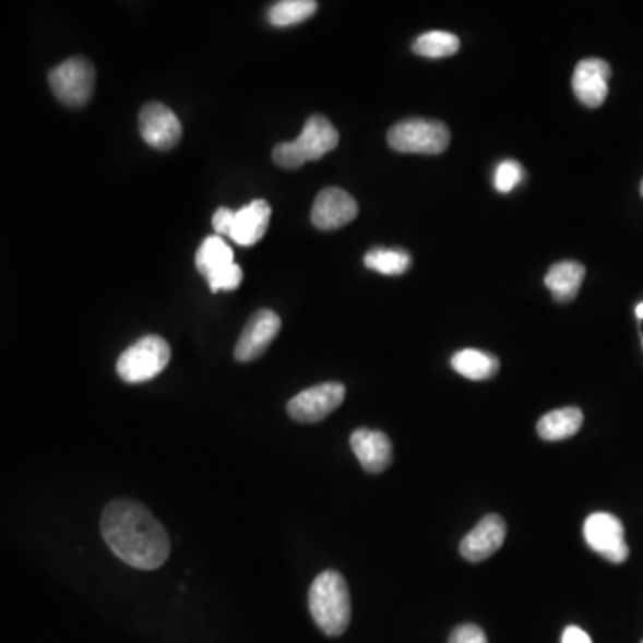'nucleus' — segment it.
Here are the masks:
<instances>
[{"label":"nucleus","mask_w":643,"mask_h":643,"mask_svg":"<svg viewBox=\"0 0 643 643\" xmlns=\"http://www.w3.org/2000/svg\"><path fill=\"white\" fill-rule=\"evenodd\" d=\"M100 531L111 552L133 569H159L170 555L167 531L140 502H109L100 519Z\"/></svg>","instance_id":"nucleus-1"},{"label":"nucleus","mask_w":643,"mask_h":643,"mask_svg":"<svg viewBox=\"0 0 643 643\" xmlns=\"http://www.w3.org/2000/svg\"><path fill=\"white\" fill-rule=\"evenodd\" d=\"M233 216H235V212L229 210V207H221V210L213 215V227H215V231L218 233V235L227 236L229 227H231Z\"/></svg>","instance_id":"nucleus-26"},{"label":"nucleus","mask_w":643,"mask_h":643,"mask_svg":"<svg viewBox=\"0 0 643 643\" xmlns=\"http://www.w3.org/2000/svg\"><path fill=\"white\" fill-rule=\"evenodd\" d=\"M317 8L314 0H281L269 10V22L275 27H290L313 16Z\"/></svg>","instance_id":"nucleus-20"},{"label":"nucleus","mask_w":643,"mask_h":643,"mask_svg":"<svg viewBox=\"0 0 643 643\" xmlns=\"http://www.w3.org/2000/svg\"><path fill=\"white\" fill-rule=\"evenodd\" d=\"M350 448L361 463V467L370 474H379L392 465V442L384 432L358 429L350 437Z\"/></svg>","instance_id":"nucleus-15"},{"label":"nucleus","mask_w":643,"mask_h":643,"mask_svg":"<svg viewBox=\"0 0 643 643\" xmlns=\"http://www.w3.org/2000/svg\"><path fill=\"white\" fill-rule=\"evenodd\" d=\"M412 265V255L408 252L395 251V249H372L365 255V266L369 271L383 275H401Z\"/></svg>","instance_id":"nucleus-22"},{"label":"nucleus","mask_w":643,"mask_h":643,"mask_svg":"<svg viewBox=\"0 0 643 643\" xmlns=\"http://www.w3.org/2000/svg\"><path fill=\"white\" fill-rule=\"evenodd\" d=\"M231 263H235V254H233L231 247L227 246L221 236H210L202 241V246L197 251V271L201 272L206 279Z\"/></svg>","instance_id":"nucleus-19"},{"label":"nucleus","mask_w":643,"mask_h":643,"mask_svg":"<svg viewBox=\"0 0 643 643\" xmlns=\"http://www.w3.org/2000/svg\"><path fill=\"white\" fill-rule=\"evenodd\" d=\"M642 195H643V181H642Z\"/></svg>","instance_id":"nucleus-29"},{"label":"nucleus","mask_w":643,"mask_h":643,"mask_svg":"<svg viewBox=\"0 0 643 643\" xmlns=\"http://www.w3.org/2000/svg\"><path fill=\"white\" fill-rule=\"evenodd\" d=\"M338 142L340 134L333 123L322 115H313L308 118L297 140L275 145L272 157L279 167L295 170L302 167L305 163L317 162L320 157H324L336 148Z\"/></svg>","instance_id":"nucleus-3"},{"label":"nucleus","mask_w":643,"mask_h":643,"mask_svg":"<svg viewBox=\"0 0 643 643\" xmlns=\"http://www.w3.org/2000/svg\"><path fill=\"white\" fill-rule=\"evenodd\" d=\"M585 540L597 555L611 563H624L629 558L626 531L619 516L594 513L585 522Z\"/></svg>","instance_id":"nucleus-8"},{"label":"nucleus","mask_w":643,"mask_h":643,"mask_svg":"<svg viewBox=\"0 0 643 643\" xmlns=\"http://www.w3.org/2000/svg\"><path fill=\"white\" fill-rule=\"evenodd\" d=\"M583 420H585L583 412L570 406V408L555 409V412L544 415L536 429H538L540 438L547 442H560V440H567V438L577 434L583 426Z\"/></svg>","instance_id":"nucleus-17"},{"label":"nucleus","mask_w":643,"mask_h":643,"mask_svg":"<svg viewBox=\"0 0 643 643\" xmlns=\"http://www.w3.org/2000/svg\"><path fill=\"white\" fill-rule=\"evenodd\" d=\"M358 202L342 188H325L314 199L311 222L322 231H333L347 226L358 216Z\"/></svg>","instance_id":"nucleus-11"},{"label":"nucleus","mask_w":643,"mask_h":643,"mask_svg":"<svg viewBox=\"0 0 643 643\" xmlns=\"http://www.w3.org/2000/svg\"><path fill=\"white\" fill-rule=\"evenodd\" d=\"M140 133L151 147L170 151L181 142L182 128L172 109L162 103H148L140 111Z\"/></svg>","instance_id":"nucleus-9"},{"label":"nucleus","mask_w":643,"mask_h":643,"mask_svg":"<svg viewBox=\"0 0 643 643\" xmlns=\"http://www.w3.org/2000/svg\"><path fill=\"white\" fill-rule=\"evenodd\" d=\"M310 611L328 636L344 634L350 624V594L347 581L336 570L314 577L310 588Z\"/></svg>","instance_id":"nucleus-2"},{"label":"nucleus","mask_w":643,"mask_h":643,"mask_svg":"<svg viewBox=\"0 0 643 643\" xmlns=\"http://www.w3.org/2000/svg\"><path fill=\"white\" fill-rule=\"evenodd\" d=\"M522 179H524V168L521 167V163L511 162V159L499 163L496 170L497 192H513L521 184Z\"/></svg>","instance_id":"nucleus-23"},{"label":"nucleus","mask_w":643,"mask_h":643,"mask_svg":"<svg viewBox=\"0 0 643 643\" xmlns=\"http://www.w3.org/2000/svg\"><path fill=\"white\" fill-rule=\"evenodd\" d=\"M49 84L59 103L81 108L95 90V69L88 59L70 58L50 70Z\"/></svg>","instance_id":"nucleus-6"},{"label":"nucleus","mask_w":643,"mask_h":643,"mask_svg":"<svg viewBox=\"0 0 643 643\" xmlns=\"http://www.w3.org/2000/svg\"><path fill=\"white\" fill-rule=\"evenodd\" d=\"M272 207L263 199L252 201L233 216L227 236L241 247H252L265 236L271 224Z\"/></svg>","instance_id":"nucleus-14"},{"label":"nucleus","mask_w":643,"mask_h":643,"mask_svg":"<svg viewBox=\"0 0 643 643\" xmlns=\"http://www.w3.org/2000/svg\"><path fill=\"white\" fill-rule=\"evenodd\" d=\"M636 314H639V319H643V302L636 308Z\"/></svg>","instance_id":"nucleus-28"},{"label":"nucleus","mask_w":643,"mask_h":643,"mask_svg":"<svg viewBox=\"0 0 643 643\" xmlns=\"http://www.w3.org/2000/svg\"><path fill=\"white\" fill-rule=\"evenodd\" d=\"M460 38L445 31H431L426 35L418 36L413 44V52L424 58H448L456 55L460 50Z\"/></svg>","instance_id":"nucleus-21"},{"label":"nucleus","mask_w":643,"mask_h":643,"mask_svg":"<svg viewBox=\"0 0 643 643\" xmlns=\"http://www.w3.org/2000/svg\"><path fill=\"white\" fill-rule=\"evenodd\" d=\"M452 369L471 381H487L501 369L499 359L493 354L477 349H463L451 359Z\"/></svg>","instance_id":"nucleus-18"},{"label":"nucleus","mask_w":643,"mask_h":643,"mask_svg":"<svg viewBox=\"0 0 643 643\" xmlns=\"http://www.w3.org/2000/svg\"><path fill=\"white\" fill-rule=\"evenodd\" d=\"M561 643H592V639L577 626H569L563 633Z\"/></svg>","instance_id":"nucleus-27"},{"label":"nucleus","mask_w":643,"mask_h":643,"mask_svg":"<svg viewBox=\"0 0 643 643\" xmlns=\"http://www.w3.org/2000/svg\"><path fill=\"white\" fill-rule=\"evenodd\" d=\"M279 330V314L272 310L255 311L251 320L247 322L246 330L241 331L238 344H236V361L249 364V361L261 358L271 347Z\"/></svg>","instance_id":"nucleus-10"},{"label":"nucleus","mask_w":643,"mask_h":643,"mask_svg":"<svg viewBox=\"0 0 643 643\" xmlns=\"http://www.w3.org/2000/svg\"><path fill=\"white\" fill-rule=\"evenodd\" d=\"M344 401V384L322 383L297 393L286 409L295 422L317 424L330 417Z\"/></svg>","instance_id":"nucleus-7"},{"label":"nucleus","mask_w":643,"mask_h":643,"mask_svg":"<svg viewBox=\"0 0 643 643\" xmlns=\"http://www.w3.org/2000/svg\"><path fill=\"white\" fill-rule=\"evenodd\" d=\"M507 538V522L502 516L488 515L463 538L460 552L465 560L479 563L496 555Z\"/></svg>","instance_id":"nucleus-13"},{"label":"nucleus","mask_w":643,"mask_h":643,"mask_svg":"<svg viewBox=\"0 0 643 643\" xmlns=\"http://www.w3.org/2000/svg\"><path fill=\"white\" fill-rule=\"evenodd\" d=\"M390 147L404 154H442L451 143L448 126L437 120L408 118L389 131Z\"/></svg>","instance_id":"nucleus-5"},{"label":"nucleus","mask_w":643,"mask_h":643,"mask_svg":"<svg viewBox=\"0 0 643 643\" xmlns=\"http://www.w3.org/2000/svg\"><path fill=\"white\" fill-rule=\"evenodd\" d=\"M449 643H488V639L479 626L463 624L452 631Z\"/></svg>","instance_id":"nucleus-25"},{"label":"nucleus","mask_w":643,"mask_h":643,"mask_svg":"<svg viewBox=\"0 0 643 643\" xmlns=\"http://www.w3.org/2000/svg\"><path fill=\"white\" fill-rule=\"evenodd\" d=\"M585 266L577 261H560L550 266L546 275V286L558 302H570L580 294L585 279Z\"/></svg>","instance_id":"nucleus-16"},{"label":"nucleus","mask_w":643,"mask_h":643,"mask_svg":"<svg viewBox=\"0 0 643 643\" xmlns=\"http://www.w3.org/2000/svg\"><path fill=\"white\" fill-rule=\"evenodd\" d=\"M172 358L167 340L148 334L123 350L117 361V373L123 383H147L165 370Z\"/></svg>","instance_id":"nucleus-4"},{"label":"nucleus","mask_w":643,"mask_h":643,"mask_svg":"<svg viewBox=\"0 0 643 643\" xmlns=\"http://www.w3.org/2000/svg\"><path fill=\"white\" fill-rule=\"evenodd\" d=\"M611 69L605 59L588 58L577 63L572 78L575 97L586 108H600L608 97V81Z\"/></svg>","instance_id":"nucleus-12"},{"label":"nucleus","mask_w":643,"mask_h":643,"mask_svg":"<svg viewBox=\"0 0 643 643\" xmlns=\"http://www.w3.org/2000/svg\"><path fill=\"white\" fill-rule=\"evenodd\" d=\"M241 281H243V271L240 265L231 263V265L224 266L222 271L210 275L207 285L212 291H233L241 285Z\"/></svg>","instance_id":"nucleus-24"},{"label":"nucleus","mask_w":643,"mask_h":643,"mask_svg":"<svg viewBox=\"0 0 643 643\" xmlns=\"http://www.w3.org/2000/svg\"><path fill=\"white\" fill-rule=\"evenodd\" d=\"M643 643V642H642Z\"/></svg>","instance_id":"nucleus-30"}]
</instances>
